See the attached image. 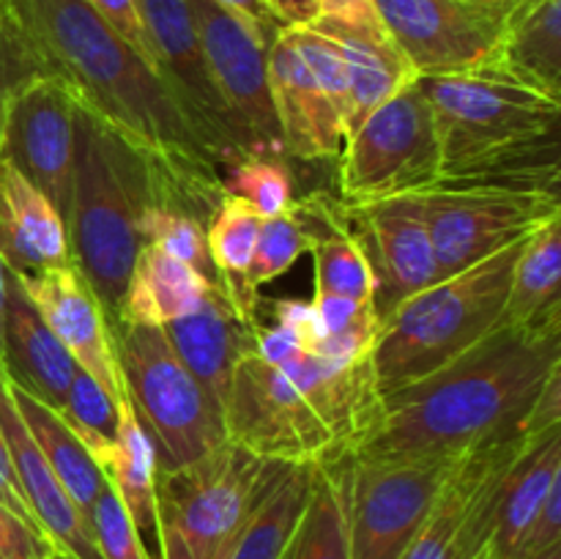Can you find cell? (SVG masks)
<instances>
[{"mask_svg":"<svg viewBox=\"0 0 561 559\" xmlns=\"http://www.w3.org/2000/svg\"><path fill=\"white\" fill-rule=\"evenodd\" d=\"M0 258L14 274L71 263L69 233L55 203L0 153Z\"/></svg>","mask_w":561,"mask_h":559,"instance_id":"cell-21","label":"cell"},{"mask_svg":"<svg viewBox=\"0 0 561 559\" xmlns=\"http://www.w3.org/2000/svg\"><path fill=\"white\" fill-rule=\"evenodd\" d=\"M96 9V14L124 38L131 47V53L164 80L162 66H159L157 49H153L151 36H148L146 20H142L140 0H88Z\"/></svg>","mask_w":561,"mask_h":559,"instance_id":"cell-39","label":"cell"},{"mask_svg":"<svg viewBox=\"0 0 561 559\" xmlns=\"http://www.w3.org/2000/svg\"><path fill=\"white\" fill-rule=\"evenodd\" d=\"M88 526H91L93 543H96L102 559H151L148 548L142 546L135 521L110 486L93 502L91 513H88Z\"/></svg>","mask_w":561,"mask_h":559,"instance_id":"cell-38","label":"cell"},{"mask_svg":"<svg viewBox=\"0 0 561 559\" xmlns=\"http://www.w3.org/2000/svg\"><path fill=\"white\" fill-rule=\"evenodd\" d=\"M190 5L208 75L250 153L285 157L268 91V44L214 0H190Z\"/></svg>","mask_w":561,"mask_h":559,"instance_id":"cell-13","label":"cell"},{"mask_svg":"<svg viewBox=\"0 0 561 559\" xmlns=\"http://www.w3.org/2000/svg\"><path fill=\"white\" fill-rule=\"evenodd\" d=\"M121 387L157 447L159 471L192 464L228 442L225 414L175 354L162 327L110 323Z\"/></svg>","mask_w":561,"mask_h":559,"instance_id":"cell-7","label":"cell"},{"mask_svg":"<svg viewBox=\"0 0 561 559\" xmlns=\"http://www.w3.org/2000/svg\"><path fill=\"white\" fill-rule=\"evenodd\" d=\"M340 212L376 280L373 307L378 323L405 299L442 280L420 195L356 206L340 203Z\"/></svg>","mask_w":561,"mask_h":559,"instance_id":"cell-14","label":"cell"},{"mask_svg":"<svg viewBox=\"0 0 561 559\" xmlns=\"http://www.w3.org/2000/svg\"><path fill=\"white\" fill-rule=\"evenodd\" d=\"M442 148V181L559 195L561 99L499 71L416 77Z\"/></svg>","mask_w":561,"mask_h":559,"instance_id":"cell-3","label":"cell"},{"mask_svg":"<svg viewBox=\"0 0 561 559\" xmlns=\"http://www.w3.org/2000/svg\"><path fill=\"white\" fill-rule=\"evenodd\" d=\"M0 504H5L11 513H16L20 518H25L27 524L38 526L36 518H33L31 507H27L25 497H22L20 482H16V471H14V464H11L9 444H5L3 431H0ZM38 529H42V526H38Z\"/></svg>","mask_w":561,"mask_h":559,"instance_id":"cell-47","label":"cell"},{"mask_svg":"<svg viewBox=\"0 0 561 559\" xmlns=\"http://www.w3.org/2000/svg\"><path fill=\"white\" fill-rule=\"evenodd\" d=\"M58 414L71 427V433L85 444L88 453H96L104 444L113 442L115 431H118V406L80 367L71 378Z\"/></svg>","mask_w":561,"mask_h":559,"instance_id":"cell-36","label":"cell"},{"mask_svg":"<svg viewBox=\"0 0 561 559\" xmlns=\"http://www.w3.org/2000/svg\"><path fill=\"white\" fill-rule=\"evenodd\" d=\"M383 31L420 77L485 71L507 11L471 0H373Z\"/></svg>","mask_w":561,"mask_h":559,"instance_id":"cell-12","label":"cell"},{"mask_svg":"<svg viewBox=\"0 0 561 559\" xmlns=\"http://www.w3.org/2000/svg\"><path fill=\"white\" fill-rule=\"evenodd\" d=\"M559 365L561 316L531 327L499 323L447 365L381 395L345 458H453L515 436L535 395Z\"/></svg>","mask_w":561,"mask_h":559,"instance_id":"cell-2","label":"cell"},{"mask_svg":"<svg viewBox=\"0 0 561 559\" xmlns=\"http://www.w3.org/2000/svg\"><path fill=\"white\" fill-rule=\"evenodd\" d=\"M477 5H488V9H499V11H510L518 0H471Z\"/></svg>","mask_w":561,"mask_h":559,"instance_id":"cell-50","label":"cell"},{"mask_svg":"<svg viewBox=\"0 0 561 559\" xmlns=\"http://www.w3.org/2000/svg\"><path fill=\"white\" fill-rule=\"evenodd\" d=\"M55 551L47 532L0 504V559H49Z\"/></svg>","mask_w":561,"mask_h":559,"instance_id":"cell-40","label":"cell"},{"mask_svg":"<svg viewBox=\"0 0 561 559\" xmlns=\"http://www.w3.org/2000/svg\"><path fill=\"white\" fill-rule=\"evenodd\" d=\"M310 27L332 38L345 55L351 82L348 135L373 110L381 107L420 77L383 25H340V22L316 20Z\"/></svg>","mask_w":561,"mask_h":559,"instance_id":"cell-23","label":"cell"},{"mask_svg":"<svg viewBox=\"0 0 561 559\" xmlns=\"http://www.w3.org/2000/svg\"><path fill=\"white\" fill-rule=\"evenodd\" d=\"M261 225L263 217L250 203L230 195L219 201V206L214 208V214L206 223L208 255H211L214 269H217L228 294L236 299V305L252 318H257V296H252L244 288V277L250 272L252 255H255Z\"/></svg>","mask_w":561,"mask_h":559,"instance_id":"cell-32","label":"cell"},{"mask_svg":"<svg viewBox=\"0 0 561 559\" xmlns=\"http://www.w3.org/2000/svg\"><path fill=\"white\" fill-rule=\"evenodd\" d=\"M137 233H140L142 244L157 247L164 255L186 263L195 272H201L208 283H222L217 269H214L211 255H208L206 225L192 217V214L151 203L137 219Z\"/></svg>","mask_w":561,"mask_h":559,"instance_id":"cell-33","label":"cell"},{"mask_svg":"<svg viewBox=\"0 0 561 559\" xmlns=\"http://www.w3.org/2000/svg\"><path fill=\"white\" fill-rule=\"evenodd\" d=\"M0 153L31 179L66 223L77 157V104L60 82L31 77L5 110Z\"/></svg>","mask_w":561,"mask_h":559,"instance_id":"cell-16","label":"cell"},{"mask_svg":"<svg viewBox=\"0 0 561 559\" xmlns=\"http://www.w3.org/2000/svg\"><path fill=\"white\" fill-rule=\"evenodd\" d=\"M228 442L279 464H323L343 455V433L290 373L252 351L236 362L225 403Z\"/></svg>","mask_w":561,"mask_h":559,"instance_id":"cell-8","label":"cell"},{"mask_svg":"<svg viewBox=\"0 0 561 559\" xmlns=\"http://www.w3.org/2000/svg\"><path fill=\"white\" fill-rule=\"evenodd\" d=\"M316 20L340 25H381L373 0H321Z\"/></svg>","mask_w":561,"mask_h":559,"instance_id":"cell-46","label":"cell"},{"mask_svg":"<svg viewBox=\"0 0 561 559\" xmlns=\"http://www.w3.org/2000/svg\"><path fill=\"white\" fill-rule=\"evenodd\" d=\"M529 559H561V546L548 548L546 554H537V557H529Z\"/></svg>","mask_w":561,"mask_h":559,"instance_id":"cell-51","label":"cell"},{"mask_svg":"<svg viewBox=\"0 0 561 559\" xmlns=\"http://www.w3.org/2000/svg\"><path fill=\"white\" fill-rule=\"evenodd\" d=\"M49 559H75V557H69V554H64V551H55Z\"/></svg>","mask_w":561,"mask_h":559,"instance_id":"cell-53","label":"cell"},{"mask_svg":"<svg viewBox=\"0 0 561 559\" xmlns=\"http://www.w3.org/2000/svg\"><path fill=\"white\" fill-rule=\"evenodd\" d=\"M557 482H561V427L531 438L510 471L491 537V551L496 559L520 557V548Z\"/></svg>","mask_w":561,"mask_h":559,"instance_id":"cell-27","label":"cell"},{"mask_svg":"<svg viewBox=\"0 0 561 559\" xmlns=\"http://www.w3.org/2000/svg\"><path fill=\"white\" fill-rule=\"evenodd\" d=\"M310 233H307L305 223H301L294 206L288 212L277 214V217L263 219L255 255H252L250 272L244 277V288L252 296H257L261 285H268L277 277H283L299 261V255L310 252Z\"/></svg>","mask_w":561,"mask_h":559,"instance_id":"cell-35","label":"cell"},{"mask_svg":"<svg viewBox=\"0 0 561 559\" xmlns=\"http://www.w3.org/2000/svg\"><path fill=\"white\" fill-rule=\"evenodd\" d=\"M140 11L164 82L190 115L192 126L214 153L222 173L239 159L252 157L206 69L190 0H140Z\"/></svg>","mask_w":561,"mask_h":559,"instance_id":"cell-15","label":"cell"},{"mask_svg":"<svg viewBox=\"0 0 561 559\" xmlns=\"http://www.w3.org/2000/svg\"><path fill=\"white\" fill-rule=\"evenodd\" d=\"M214 285L222 283H208L186 263L164 255L157 247L142 244L121 296L118 318L142 327H168L179 318L192 316Z\"/></svg>","mask_w":561,"mask_h":559,"instance_id":"cell-26","label":"cell"},{"mask_svg":"<svg viewBox=\"0 0 561 559\" xmlns=\"http://www.w3.org/2000/svg\"><path fill=\"white\" fill-rule=\"evenodd\" d=\"M11 398H14L16 409H20L22 422L27 425L31 436L36 438V444L42 447L44 458L53 466L55 477L60 480V486L66 488V493L71 497V502L77 504L82 515L88 518L93 502L102 497V491L107 488V477L99 469L96 460L91 458V453L85 449V444L71 433V427L60 420V414L49 406H44L42 400H36L33 395H27L25 389L16 387L9 378Z\"/></svg>","mask_w":561,"mask_h":559,"instance_id":"cell-28","label":"cell"},{"mask_svg":"<svg viewBox=\"0 0 561 559\" xmlns=\"http://www.w3.org/2000/svg\"><path fill=\"white\" fill-rule=\"evenodd\" d=\"M222 192L250 203L263 219H268L294 206V175L283 157L252 153L225 170Z\"/></svg>","mask_w":561,"mask_h":559,"instance_id":"cell-34","label":"cell"},{"mask_svg":"<svg viewBox=\"0 0 561 559\" xmlns=\"http://www.w3.org/2000/svg\"><path fill=\"white\" fill-rule=\"evenodd\" d=\"M274 327L285 329V332L294 334L305 351H316L318 343L327 338V329H323L321 318H318V310L312 301L305 299H277L272 305Z\"/></svg>","mask_w":561,"mask_h":559,"instance_id":"cell-43","label":"cell"},{"mask_svg":"<svg viewBox=\"0 0 561 559\" xmlns=\"http://www.w3.org/2000/svg\"><path fill=\"white\" fill-rule=\"evenodd\" d=\"M99 469L107 477V486L113 488L115 497L124 502L126 513L135 521L140 532L142 546H151L159 557V518H157V477L159 458L151 436L137 420L131 403L124 400L118 403V431L110 444L91 453ZM151 554V551H148Z\"/></svg>","mask_w":561,"mask_h":559,"instance_id":"cell-24","label":"cell"},{"mask_svg":"<svg viewBox=\"0 0 561 559\" xmlns=\"http://www.w3.org/2000/svg\"><path fill=\"white\" fill-rule=\"evenodd\" d=\"M214 3H219L222 9H228V11H233V14L239 16V20L244 22V25L250 27V31L255 33L263 44H272L274 36L283 31V27H279V22L272 16V11H268L266 0H214Z\"/></svg>","mask_w":561,"mask_h":559,"instance_id":"cell-45","label":"cell"},{"mask_svg":"<svg viewBox=\"0 0 561 559\" xmlns=\"http://www.w3.org/2000/svg\"><path fill=\"white\" fill-rule=\"evenodd\" d=\"M455 458H348L351 559H403Z\"/></svg>","mask_w":561,"mask_h":559,"instance_id":"cell-11","label":"cell"},{"mask_svg":"<svg viewBox=\"0 0 561 559\" xmlns=\"http://www.w3.org/2000/svg\"><path fill=\"white\" fill-rule=\"evenodd\" d=\"M491 69L561 99V0H518L504 16Z\"/></svg>","mask_w":561,"mask_h":559,"instance_id":"cell-25","label":"cell"},{"mask_svg":"<svg viewBox=\"0 0 561 559\" xmlns=\"http://www.w3.org/2000/svg\"><path fill=\"white\" fill-rule=\"evenodd\" d=\"M318 3L321 0H266L268 11L279 22V27L312 25L318 16Z\"/></svg>","mask_w":561,"mask_h":559,"instance_id":"cell-48","label":"cell"},{"mask_svg":"<svg viewBox=\"0 0 561 559\" xmlns=\"http://www.w3.org/2000/svg\"><path fill=\"white\" fill-rule=\"evenodd\" d=\"M561 217L542 225L524 241L513 269L502 323L531 327L546 318L561 316Z\"/></svg>","mask_w":561,"mask_h":559,"instance_id":"cell-31","label":"cell"},{"mask_svg":"<svg viewBox=\"0 0 561 559\" xmlns=\"http://www.w3.org/2000/svg\"><path fill=\"white\" fill-rule=\"evenodd\" d=\"M288 466L222 442L192 464L159 471V559H222Z\"/></svg>","mask_w":561,"mask_h":559,"instance_id":"cell-6","label":"cell"},{"mask_svg":"<svg viewBox=\"0 0 561 559\" xmlns=\"http://www.w3.org/2000/svg\"><path fill=\"white\" fill-rule=\"evenodd\" d=\"M285 559H351L345 455L312 466L310 497Z\"/></svg>","mask_w":561,"mask_h":559,"instance_id":"cell-29","label":"cell"},{"mask_svg":"<svg viewBox=\"0 0 561 559\" xmlns=\"http://www.w3.org/2000/svg\"><path fill=\"white\" fill-rule=\"evenodd\" d=\"M340 203L387 201L416 195L442 181V148L431 104L420 82H411L373 110L340 151Z\"/></svg>","mask_w":561,"mask_h":559,"instance_id":"cell-9","label":"cell"},{"mask_svg":"<svg viewBox=\"0 0 561 559\" xmlns=\"http://www.w3.org/2000/svg\"><path fill=\"white\" fill-rule=\"evenodd\" d=\"M14 277L20 280L33 307L42 312L44 323L69 351L75 365L85 370L118 406L124 400V387L115 365L107 316L75 263L42 269L36 274H14Z\"/></svg>","mask_w":561,"mask_h":559,"instance_id":"cell-17","label":"cell"},{"mask_svg":"<svg viewBox=\"0 0 561 559\" xmlns=\"http://www.w3.org/2000/svg\"><path fill=\"white\" fill-rule=\"evenodd\" d=\"M9 266L0 258V362H3L5 351V305H9Z\"/></svg>","mask_w":561,"mask_h":559,"instance_id":"cell-49","label":"cell"},{"mask_svg":"<svg viewBox=\"0 0 561 559\" xmlns=\"http://www.w3.org/2000/svg\"><path fill=\"white\" fill-rule=\"evenodd\" d=\"M524 241H513L485 261L438 280L378 323L370 351L378 395L394 392L447 365L502 323Z\"/></svg>","mask_w":561,"mask_h":559,"instance_id":"cell-5","label":"cell"},{"mask_svg":"<svg viewBox=\"0 0 561 559\" xmlns=\"http://www.w3.org/2000/svg\"><path fill=\"white\" fill-rule=\"evenodd\" d=\"M257 327V318L247 316L225 285H214L206 301L192 316L179 318L162 329L181 362L225 414L236 362L255 351Z\"/></svg>","mask_w":561,"mask_h":559,"instance_id":"cell-20","label":"cell"},{"mask_svg":"<svg viewBox=\"0 0 561 559\" xmlns=\"http://www.w3.org/2000/svg\"><path fill=\"white\" fill-rule=\"evenodd\" d=\"M0 20L42 77L146 162L159 206L203 225L225 197L222 168L168 82L153 75L88 0H0Z\"/></svg>","mask_w":561,"mask_h":559,"instance_id":"cell-1","label":"cell"},{"mask_svg":"<svg viewBox=\"0 0 561 559\" xmlns=\"http://www.w3.org/2000/svg\"><path fill=\"white\" fill-rule=\"evenodd\" d=\"M561 427V365L553 367L551 376L540 387V392L531 400L529 411H526L524 422H520V433L529 438L542 436V433Z\"/></svg>","mask_w":561,"mask_h":559,"instance_id":"cell-44","label":"cell"},{"mask_svg":"<svg viewBox=\"0 0 561 559\" xmlns=\"http://www.w3.org/2000/svg\"><path fill=\"white\" fill-rule=\"evenodd\" d=\"M157 203L146 162L115 132L77 107V157L66 214L71 263L96 294L107 323L118 318L121 296L142 241L137 219Z\"/></svg>","mask_w":561,"mask_h":559,"instance_id":"cell-4","label":"cell"},{"mask_svg":"<svg viewBox=\"0 0 561 559\" xmlns=\"http://www.w3.org/2000/svg\"><path fill=\"white\" fill-rule=\"evenodd\" d=\"M436 250L438 274L453 277L561 217L559 195L515 186L438 181L416 192Z\"/></svg>","mask_w":561,"mask_h":559,"instance_id":"cell-10","label":"cell"},{"mask_svg":"<svg viewBox=\"0 0 561 559\" xmlns=\"http://www.w3.org/2000/svg\"><path fill=\"white\" fill-rule=\"evenodd\" d=\"M0 431L9 444L16 482H20L22 497H25L36 524L47 532L58 551L75 559H102L96 543H93L88 518L71 502L66 488L55 477L53 466L44 458L42 447L22 422L20 409L11 398L9 373H5L3 362H0Z\"/></svg>","mask_w":561,"mask_h":559,"instance_id":"cell-19","label":"cell"},{"mask_svg":"<svg viewBox=\"0 0 561 559\" xmlns=\"http://www.w3.org/2000/svg\"><path fill=\"white\" fill-rule=\"evenodd\" d=\"M3 367L16 387L55 411L64 406L69 384L77 373L75 360L60 345L53 329L44 323L42 312L27 299L14 272L9 274Z\"/></svg>","mask_w":561,"mask_h":559,"instance_id":"cell-22","label":"cell"},{"mask_svg":"<svg viewBox=\"0 0 561 559\" xmlns=\"http://www.w3.org/2000/svg\"><path fill=\"white\" fill-rule=\"evenodd\" d=\"M312 466L290 464L277 482L268 488L263 502L247 521L244 529L230 543L222 559H285L294 543L296 526L310 497Z\"/></svg>","mask_w":561,"mask_h":559,"instance_id":"cell-30","label":"cell"},{"mask_svg":"<svg viewBox=\"0 0 561 559\" xmlns=\"http://www.w3.org/2000/svg\"><path fill=\"white\" fill-rule=\"evenodd\" d=\"M312 305L327 334L348 332V329H378L376 307L370 301H356L337 294H312Z\"/></svg>","mask_w":561,"mask_h":559,"instance_id":"cell-42","label":"cell"},{"mask_svg":"<svg viewBox=\"0 0 561 559\" xmlns=\"http://www.w3.org/2000/svg\"><path fill=\"white\" fill-rule=\"evenodd\" d=\"M266 69L285 157L305 162L337 159L345 146L343 115L312 80L310 69L285 31H279L268 44Z\"/></svg>","mask_w":561,"mask_h":559,"instance_id":"cell-18","label":"cell"},{"mask_svg":"<svg viewBox=\"0 0 561 559\" xmlns=\"http://www.w3.org/2000/svg\"><path fill=\"white\" fill-rule=\"evenodd\" d=\"M31 77H38L36 66L27 58V53L22 49V44L16 42L14 33L3 25L0 20V137H3V124H5V110H9L11 96L16 93V88L25 85Z\"/></svg>","mask_w":561,"mask_h":559,"instance_id":"cell-41","label":"cell"},{"mask_svg":"<svg viewBox=\"0 0 561 559\" xmlns=\"http://www.w3.org/2000/svg\"><path fill=\"white\" fill-rule=\"evenodd\" d=\"M285 36L290 38L296 49H299L301 60L310 69L312 80L321 85L329 102L337 107V113L345 121V137H348V113H351V82H348V66H345V55L337 44L321 31L310 25L301 27H283Z\"/></svg>","mask_w":561,"mask_h":559,"instance_id":"cell-37","label":"cell"},{"mask_svg":"<svg viewBox=\"0 0 561 559\" xmlns=\"http://www.w3.org/2000/svg\"><path fill=\"white\" fill-rule=\"evenodd\" d=\"M471 559H496V554L491 551V546H485L480 554H474V557H471Z\"/></svg>","mask_w":561,"mask_h":559,"instance_id":"cell-52","label":"cell"}]
</instances>
